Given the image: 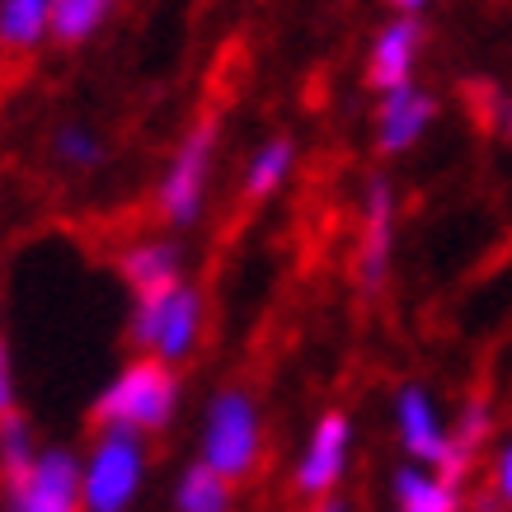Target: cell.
I'll return each instance as SVG.
<instances>
[{
  "label": "cell",
  "instance_id": "ac0fdd59",
  "mask_svg": "<svg viewBox=\"0 0 512 512\" xmlns=\"http://www.w3.org/2000/svg\"><path fill=\"white\" fill-rule=\"evenodd\" d=\"M109 10L113 0H52V38L62 47L85 43L109 19Z\"/></svg>",
  "mask_w": 512,
  "mask_h": 512
},
{
  "label": "cell",
  "instance_id": "7402d4cb",
  "mask_svg": "<svg viewBox=\"0 0 512 512\" xmlns=\"http://www.w3.org/2000/svg\"><path fill=\"white\" fill-rule=\"evenodd\" d=\"M15 414V372H10V353L0 343V419Z\"/></svg>",
  "mask_w": 512,
  "mask_h": 512
},
{
  "label": "cell",
  "instance_id": "d6986e66",
  "mask_svg": "<svg viewBox=\"0 0 512 512\" xmlns=\"http://www.w3.org/2000/svg\"><path fill=\"white\" fill-rule=\"evenodd\" d=\"M38 456H43V451L33 447L29 419L5 414V419H0V470H5V480H24V475L38 466Z\"/></svg>",
  "mask_w": 512,
  "mask_h": 512
},
{
  "label": "cell",
  "instance_id": "3957f363",
  "mask_svg": "<svg viewBox=\"0 0 512 512\" xmlns=\"http://www.w3.org/2000/svg\"><path fill=\"white\" fill-rule=\"evenodd\" d=\"M141 480H146V447H141V433L104 428V433L94 437L90 456L80 461L85 512H127L132 498L141 494Z\"/></svg>",
  "mask_w": 512,
  "mask_h": 512
},
{
  "label": "cell",
  "instance_id": "e0dca14e",
  "mask_svg": "<svg viewBox=\"0 0 512 512\" xmlns=\"http://www.w3.org/2000/svg\"><path fill=\"white\" fill-rule=\"evenodd\" d=\"M174 508L179 512H231V480L212 470L207 461L188 466L174 489Z\"/></svg>",
  "mask_w": 512,
  "mask_h": 512
},
{
  "label": "cell",
  "instance_id": "30bf717a",
  "mask_svg": "<svg viewBox=\"0 0 512 512\" xmlns=\"http://www.w3.org/2000/svg\"><path fill=\"white\" fill-rule=\"evenodd\" d=\"M423 47V29L414 15L390 19L386 29L376 33L372 52H367V85L381 94L400 90V85H414V62H419Z\"/></svg>",
  "mask_w": 512,
  "mask_h": 512
},
{
  "label": "cell",
  "instance_id": "2e32d148",
  "mask_svg": "<svg viewBox=\"0 0 512 512\" xmlns=\"http://www.w3.org/2000/svg\"><path fill=\"white\" fill-rule=\"evenodd\" d=\"M489 442V404L484 400H470L461 409V419L451 428V447H447V461L437 466V475H447L451 484H461L470 475V461H475V451Z\"/></svg>",
  "mask_w": 512,
  "mask_h": 512
},
{
  "label": "cell",
  "instance_id": "5bb4252c",
  "mask_svg": "<svg viewBox=\"0 0 512 512\" xmlns=\"http://www.w3.org/2000/svg\"><path fill=\"white\" fill-rule=\"evenodd\" d=\"M52 38V0H0V47L29 52Z\"/></svg>",
  "mask_w": 512,
  "mask_h": 512
},
{
  "label": "cell",
  "instance_id": "7a4b0ae2",
  "mask_svg": "<svg viewBox=\"0 0 512 512\" xmlns=\"http://www.w3.org/2000/svg\"><path fill=\"white\" fill-rule=\"evenodd\" d=\"M259 456H264V423H259L254 395L217 390L207 404V419H202V461L235 484L254 475Z\"/></svg>",
  "mask_w": 512,
  "mask_h": 512
},
{
  "label": "cell",
  "instance_id": "cb8c5ba5",
  "mask_svg": "<svg viewBox=\"0 0 512 512\" xmlns=\"http://www.w3.org/2000/svg\"><path fill=\"white\" fill-rule=\"evenodd\" d=\"M498 127L503 137H512V99H498Z\"/></svg>",
  "mask_w": 512,
  "mask_h": 512
},
{
  "label": "cell",
  "instance_id": "8fae6325",
  "mask_svg": "<svg viewBox=\"0 0 512 512\" xmlns=\"http://www.w3.org/2000/svg\"><path fill=\"white\" fill-rule=\"evenodd\" d=\"M437 118V99L419 85H400V90L381 94V109H376V146L386 156H404L414 141L433 127Z\"/></svg>",
  "mask_w": 512,
  "mask_h": 512
},
{
  "label": "cell",
  "instance_id": "5b68a950",
  "mask_svg": "<svg viewBox=\"0 0 512 512\" xmlns=\"http://www.w3.org/2000/svg\"><path fill=\"white\" fill-rule=\"evenodd\" d=\"M212 146H217V118H202L188 127V137L179 141L174 160L160 174V217L170 226H193L202 217L207 202V179H212Z\"/></svg>",
  "mask_w": 512,
  "mask_h": 512
},
{
  "label": "cell",
  "instance_id": "44dd1931",
  "mask_svg": "<svg viewBox=\"0 0 512 512\" xmlns=\"http://www.w3.org/2000/svg\"><path fill=\"white\" fill-rule=\"evenodd\" d=\"M489 489H494V494L512 508V442H503V447H498V456H494V484H489Z\"/></svg>",
  "mask_w": 512,
  "mask_h": 512
},
{
  "label": "cell",
  "instance_id": "4fadbf2b",
  "mask_svg": "<svg viewBox=\"0 0 512 512\" xmlns=\"http://www.w3.org/2000/svg\"><path fill=\"white\" fill-rule=\"evenodd\" d=\"M395 512H461V484L433 466H404L395 475Z\"/></svg>",
  "mask_w": 512,
  "mask_h": 512
},
{
  "label": "cell",
  "instance_id": "52a82bcc",
  "mask_svg": "<svg viewBox=\"0 0 512 512\" xmlns=\"http://www.w3.org/2000/svg\"><path fill=\"white\" fill-rule=\"evenodd\" d=\"M348 447H353V423H348V414L329 409L325 419L311 428L306 451H301V461H296V489L306 498L334 494V484H339L343 470H348Z\"/></svg>",
  "mask_w": 512,
  "mask_h": 512
},
{
  "label": "cell",
  "instance_id": "9a60e30c",
  "mask_svg": "<svg viewBox=\"0 0 512 512\" xmlns=\"http://www.w3.org/2000/svg\"><path fill=\"white\" fill-rule=\"evenodd\" d=\"M292 170H296L292 137H268L245 165V198H254V202L273 198V193L292 179Z\"/></svg>",
  "mask_w": 512,
  "mask_h": 512
},
{
  "label": "cell",
  "instance_id": "7c38bea8",
  "mask_svg": "<svg viewBox=\"0 0 512 512\" xmlns=\"http://www.w3.org/2000/svg\"><path fill=\"white\" fill-rule=\"evenodd\" d=\"M118 268H123L127 287L137 296L165 292L174 282H184L179 278V273H184V254H179V245H170V240H141V245L123 249Z\"/></svg>",
  "mask_w": 512,
  "mask_h": 512
},
{
  "label": "cell",
  "instance_id": "277c9868",
  "mask_svg": "<svg viewBox=\"0 0 512 512\" xmlns=\"http://www.w3.org/2000/svg\"><path fill=\"white\" fill-rule=\"evenodd\" d=\"M202 334V296L188 282H174L165 292L137 296V311H132V343L146 357L160 362H184L198 348Z\"/></svg>",
  "mask_w": 512,
  "mask_h": 512
},
{
  "label": "cell",
  "instance_id": "ffe728a7",
  "mask_svg": "<svg viewBox=\"0 0 512 512\" xmlns=\"http://www.w3.org/2000/svg\"><path fill=\"white\" fill-rule=\"evenodd\" d=\"M52 151H57V160H62V165H71V170H94V165L104 160V141L94 137L90 127L66 123L62 132L52 137Z\"/></svg>",
  "mask_w": 512,
  "mask_h": 512
},
{
  "label": "cell",
  "instance_id": "9c48e42d",
  "mask_svg": "<svg viewBox=\"0 0 512 512\" xmlns=\"http://www.w3.org/2000/svg\"><path fill=\"white\" fill-rule=\"evenodd\" d=\"M390 249H395V193H390V179H372L362 198V245H357V282L367 292L386 282Z\"/></svg>",
  "mask_w": 512,
  "mask_h": 512
},
{
  "label": "cell",
  "instance_id": "d4e9b609",
  "mask_svg": "<svg viewBox=\"0 0 512 512\" xmlns=\"http://www.w3.org/2000/svg\"><path fill=\"white\" fill-rule=\"evenodd\" d=\"M390 5H395L400 15H419V10H428L433 0H390Z\"/></svg>",
  "mask_w": 512,
  "mask_h": 512
},
{
  "label": "cell",
  "instance_id": "603a6c76",
  "mask_svg": "<svg viewBox=\"0 0 512 512\" xmlns=\"http://www.w3.org/2000/svg\"><path fill=\"white\" fill-rule=\"evenodd\" d=\"M315 512H348V498H339V494L315 498Z\"/></svg>",
  "mask_w": 512,
  "mask_h": 512
},
{
  "label": "cell",
  "instance_id": "8992f818",
  "mask_svg": "<svg viewBox=\"0 0 512 512\" xmlns=\"http://www.w3.org/2000/svg\"><path fill=\"white\" fill-rule=\"evenodd\" d=\"M10 512H85L80 461L62 447H47L24 480H10Z\"/></svg>",
  "mask_w": 512,
  "mask_h": 512
},
{
  "label": "cell",
  "instance_id": "6da1fadb",
  "mask_svg": "<svg viewBox=\"0 0 512 512\" xmlns=\"http://www.w3.org/2000/svg\"><path fill=\"white\" fill-rule=\"evenodd\" d=\"M179 404V381H174L170 362L160 357H137L94 400V419L99 428H123V433H160L174 419Z\"/></svg>",
  "mask_w": 512,
  "mask_h": 512
},
{
  "label": "cell",
  "instance_id": "ba28073f",
  "mask_svg": "<svg viewBox=\"0 0 512 512\" xmlns=\"http://www.w3.org/2000/svg\"><path fill=\"white\" fill-rule=\"evenodd\" d=\"M395 433L400 447L414 456V466H442L451 447V428L437 414V400L423 386H404L395 395Z\"/></svg>",
  "mask_w": 512,
  "mask_h": 512
}]
</instances>
